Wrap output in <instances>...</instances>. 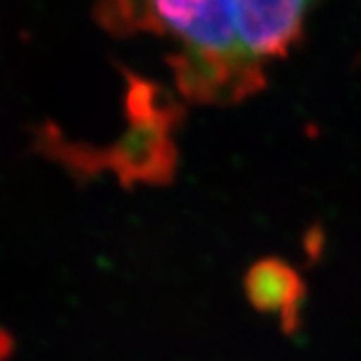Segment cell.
Instances as JSON below:
<instances>
[{
	"mask_svg": "<svg viewBox=\"0 0 361 361\" xmlns=\"http://www.w3.org/2000/svg\"><path fill=\"white\" fill-rule=\"evenodd\" d=\"M317 0H97L116 37L149 32L173 44L167 63L195 104H235L265 87L295 47Z\"/></svg>",
	"mask_w": 361,
	"mask_h": 361,
	"instance_id": "1",
	"label": "cell"
},
{
	"mask_svg": "<svg viewBox=\"0 0 361 361\" xmlns=\"http://www.w3.org/2000/svg\"><path fill=\"white\" fill-rule=\"evenodd\" d=\"M14 337L11 331L0 327V361H8L14 355Z\"/></svg>",
	"mask_w": 361,
	"mask_h": 361,
	"instance_id": "4",
	"label": "cell"
},
{
	"mask_svg": "<svg viewBox=\"0 0 361 361\" xmlns=\"http://www.w3.org/2000/svg\"><path fill=\"white\" fill-rule=\"evenodd\" d=\"M175 113L129 118L130 129L109 149H101L103 171H113L118 180L130 187L135 183L159 185L171 179L175 149L169 139V123Z\"/></svg>",
	"mask_w": 361,
	"mask_h": 361,
	"instance_id": "2",
	"label": "cell"
},
{
	"mask_svg": "<svg viewBox=\"0 0 361 361\" xmlns=\"http://www.w3.org/2000/svg\"><path fill=\"white\" fill-rule=\"evenodd\" d=\"M249 301L263 313H275L285 327H291L305 295V287L293 267L279 259H265L255 263L245 277Z\"/></svg>",
	"mask_w": 361,
	"mask_h": 361,
	"instance_id": "3",
	"label": "cell"
}]
</instances>
